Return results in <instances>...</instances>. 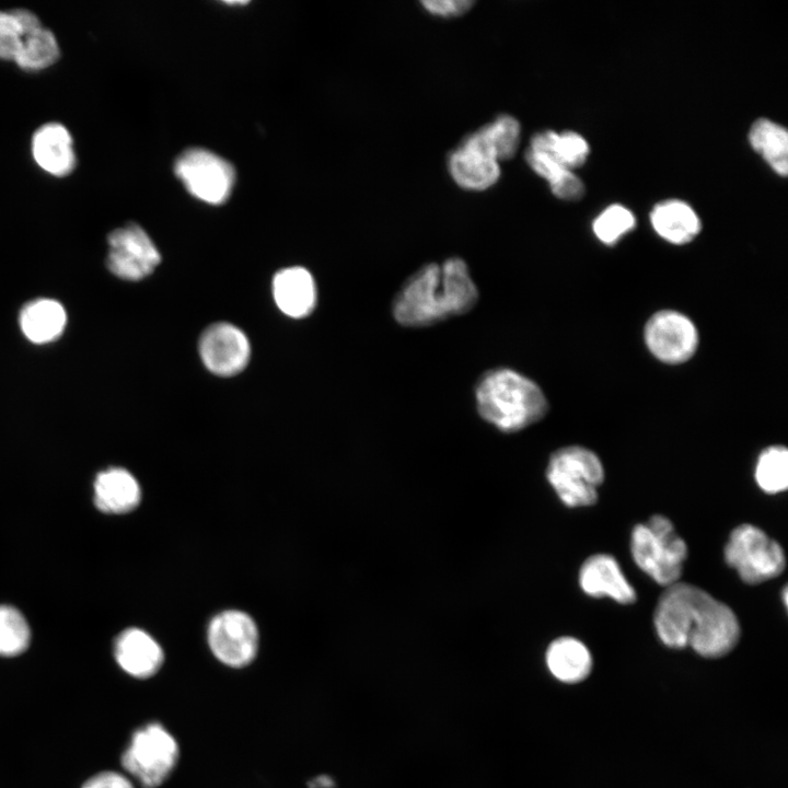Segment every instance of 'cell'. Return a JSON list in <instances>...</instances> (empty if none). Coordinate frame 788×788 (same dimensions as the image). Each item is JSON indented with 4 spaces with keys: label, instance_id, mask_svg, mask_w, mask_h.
<instances>
[{
    "label": "cell",
    "instance_id": "cell-1",
    "mask_svg": "<svg viewBox=\"0 0 788 788\" xmlns=\"http://www.w3.org/2000/svg\"><path fill=\"white\" fill-rule=\"evenodd\" d=\"M656 631L668 647H691L704 658L729 653L740 638L735 613L702 588L675 582L661 593L653 615Z\"/></svg>",
    "mask_w": 788,
    "mask_h": 788
},
{
    "label": "cell",
    "instance_id": "cell-2",
    "mask_svg": "<svg viewBox=\"0 0 788 788\" xmlns=\"http://www.w3.org/2000/svg\"><path fill=\"white\" fill-rule=\"evenodd\" d=\"M479 299L466 262L450 257L413 273L392 302V315L404 327H426L471 312Z\"/></svg>",
    "mask_w": 788,
    "mask_h": 788
},
{
    "label": "cell",
    "instance_id": "cell-3",
    "mask_svg": "<svg viewBox=\"0 0 788 788\" xmlns=\"http://www.w3.org/2000/svg\"><path fill=\"white\" fill-rule=\"evenodd\" d=\"M474 401L478 415L506 433L535 424L548 409L541 387L532 379L508 367L485 371L475 383Z\"/></svg>",
    "mask_w": 788,
    "mask_h": 788
},
{
    "label": "cell",
    "instance_id": "cell-4",
    "mask_svg": "<svg viewBox=\"0 0 788 788\" xmlns=\"http://www.w3.org/2000/svg\"><path fill=\"white\" fill-rule=\"evenodd\" d=\"M630 551L636 565L657 583L669 587L680 581L687 545L667 517L654 514L635 525Z\"/></svg>",
    "mask_w": 788,
    "mask_h": 788
},
{
    "label": "cell",
    "instance_id": "cell-5",
    "mask_svg": "<svg viewBox=\"0 0 788 788\" xmlns=\"http://www.w3.org/2000/svg\"><path fill=\"white\" fill-rule=\"evenodd\" d=\"M546 478L564 505L570 508L589 507L598 500L604 468L593 451L569 445L551 455Z\"/></svg>",
    "mask_w": 788,
    "mask_h": 788
},
{
    "label": "cell",
    "instance_id": "cell-6",
    "mask_svg": "<svg viewBox=\"0 0 788 788\" xmlns=\"http://www.w3.org/2000/svg\"><path fill=\"white\" fill-rule=\"evenodd\" d=\"M726 563L748 584H758L779 576L786 567L780 544L756 525L734 528L723 549Z\"/></svg>",
    "mask_w": 788,
    "mask_h": 788
},
{
    "label": "cell",
    "instance_id": "cell-7",
    "mask_svg": "<svg viewBox=\"0 0 788 788\" xmlns=\"http://www.w3.org/2000/svg\"><path fill=\"white\" fill-rule=\"evenodd\" d=\"M179 755L176 740L159 722L138 729L121 756V766L143 788H157L174 770Z\"/></svg>",
    "mask_w": 788,
    "mask_h": 788
},
{
    "label": "cell",
    "instance_id": "cell-8",
    "mask_svg": "<svg viewBox=\"0 0 788 788\" xmlns=\"http://www.w3.org/2000/svg\"><path fill=\"white\" fill-rule=\"evenodd\" d=\"M174 171L194 197L211 205L229 198L235 177L228 161L202 148L185 150L176 159Z\"/></svg>",
    "mask_w": 788,
    "mask_h": 788
},
{
    "label": "cell",
    "instance_id": "cell-9",
    "mask_svg": "<svg viewBox=\"0 0 788 788\" xmlns=\"http://www.w3.org/2000/svg\"><path fill=\"white\" fill-rule=\"evenodd\" d=\"M207 638L213 656L225 665L243 668L256 657L258 629L244 612L229 610L216 615L209 624Z\"/></svg>",
    "mask_w": 788,
    "mask_h": 788
},
{
    "label": "cell",
    "instance_id": "cell-10",
    "mask_svg": "<svg viewBox=\"0 0 788 788\" xmlns=\"http://www.w3.org/2000/svg\"><path fill=\"white\" fill-rule=\"evenodd\" d=\"M107 268L125 280H141L161 262V256L147 232L129 222L107 235Z\"/></svg>",
    "mask_w": 788,
    "mask_h": 788
},
{
    "label": "cell",
    "instance_id": "cell-11",
    "mask_svg": "<svg viewBox=\"0 0 788 788\" xmlns=\"http://www.w3.org/2000/svg\"><path fill=\"white\" fill-rule=\"evenodd\" d=\"M645 341L656 358L676 364L694 355L698 334L687 316L676 311L664 310L653 314L646 324Z\"/></svg>",
    "mask_w": 788,
    "mask_h": 788
},
{
    "label": "cell",
    "instance_id": "cell-12",
    "mask_svg": "<svg viewBox=\"0 0 788 788\" xmlns=\"http://www.w3.org/2000/svg\"><path fill=\"white\" fill-rule=\"evenodd\" d=\"M199 354L206 368L221 376L241 372L247 364L251 347L246 335L230 323L208 326L199 339Z\"/></svg>",
    "mask_w": 788,
    "mask_h": 788
},
{
    "label": "cell",
    "instance_id": "cell-13",
    "mask_svg": "<svg viewBox=\"0 0 788 788\" xmlns=\"http://www.w3.org/2000/svg\"><path fill=\"white\" fill-rule=\"evenodd\" d=\"M31 153L37 166L55 177L68 176L77 166L73 138L61 123L39 126L31 138Z\"/></svg>",
    "mask_w": 788,
    "mask_h": 788
},
{
    "label": "cell",
    "instance_id": "cell-14",
    "mask_svg": "<svg viewBox=\"0 0 788 788\" xmlns=\"http://www.w3.org/2000/svg\"><path fill=\"white\" fill-rule=\"evenodd\" d=\"M579 584L590 596L610 598L619 604H631L637 599L617 560L609 554H594L583 561Z\"/></svg>",
    "mask_w": 788,
    "mask_h": 788
},
{
    "label": "cell",
    "instance_id": "cell-15",
    "mask_svg": "<svg viewBox=\"0 0 788 788\" xmlns=\"http://www.w3.org/2000/svg\"><path fill=\"white\" fill-rule=\"evenodd\" d=\"M115 658L120 668L138 679L154 675L163 664L160 645L146 631L128 628L115 641Z\"/></svg>",
    "mask_w": 788,
    "mask_h": 788
},
{
    "label": "cell",
    "instance_id": "cell-16",
    "mask_svg": "<svg viewBox=\"0 0 788 788\" xmlns=\"http://www.w3.org/2000/svg\"><path fill=\"white\" fill-rule=\"evenodd\" d=\"M273 293L277 306L290 317L308 316L316 304L314 278L303 267L294 266L279 270L274 277Z\"/></svg>",
    "mask_w": 788,
    "mask_h": 788
},
{
    "label": "cell",
    "instance_id": "cell-17",
    "mask_svg": "<svg viewBox=\"0 0 788 788\" xmlns=\"http://www.w3.org/2000/svg\"><path fill=\"white\" fill-rule=\"evenodd\" d=\"M141 490L131 473L120 467L101 472L94 482V501L106 513H125L135 509Z\"/></svg>",
    "mask_w": 788,
    "mask_h": 788
},
{
    "label": "cell",
    "instance_id": "cell-18",
    "mask_svg": "<svg viewBox=\"0 0 788 788\" xmlns=\"http://www.w3.org/2000/svg\"><path fill=\"white\" fill-rule=\"evenodd\" d=\"M454 182L468 190H484L500 177L499 162L464 144L455 149L448 161Z\"/></svg>",
    "mask_w": 788,
    "mask_h": 788
},
{
    "label": "cell",
    "instance_id": "cell-19",
    "mask_svg": "<svg viewBox=\"0 0 788 788\" xmlns=\"http://www.w3.org/2000/svg\"><path fill=\"white\" fill-rule=\"evenodd\" d=\"M521 128L513 116L500 115L467 136L461 144L475 149L496 161L511 159L519 147Z\"/></svg>",
    "mask_w": 788,
    "mask_h": 788
},
{
    "label": "cell",
    "instance_id": "cell-20",
    "mask_svg": "<svg viewBox=\"0 0 788 788\" xmlns=\"http://www.w3.org/2000/svg\"><path fill=\"white\" fill-rule=\"evenodd\" d=\"M545 660L549 672L564 683L583 681L591 672L592 656L588 647L577 638L559 637L551 642Z\"/></svg>",
    "mask_w": 788,
    "mask_h": 788
},
{
    "label": "cell",
    "instance_id": "cell-21",
    "mask_svg": "<svg viewBox=\"0 0 788 788\" xmlns=\"http://www.w3.org/2000/svg\"><path fill=\"white\" fill-rule=\"evenodd\" d=\"M654 231L672 244L691 242L700 231V221L686 202L670 199L659 202L650 213Z\"/></svg>",
    "mask_w": 788,
    "mask_h": 788
},
{
    "label": "cell",
    "instance_id": "cell-22",
    "mask_svg": "<svg viewBox=\"0 0 788 788\" xmlns=\"http://www.w3.org/2000/svg\"><path fill=\"white\" fill-rule=\"evenodd\" d=\"M67 314L63 306L53 299H37L27 303L20 313V326L32 343L46 344L57 339L63 332Z\"/></svg>",
    "mask_w": 788,
    "mask_h": 788
},
{
    "label": "cell",
    "instance_id": "cell-23",
    "mask_svg": "<svg viewBox=\"0 0 788 788\" xmlns=\"http://www.w3.org/2000/svg\"><path fill=\"white\" fill-rule=\"evenodd\" d=\"M530 149L549 155L569 171L581 166L590 150L587 140L581 135L575 131L557 134L553 130L535 134L531 139Z\"/></svg>",
    "mask_w": 788,
    "mask_h": 788
},
{
    "label": "cell",
    "instance_id": "cell-24",
    "mask_svg": "<svg viewBox=\"0 0 788 788\" xmlns=\"http://www.w3.org/2000/svg\"><path fill=\"white\" fill-rule=\"evenodd\" d=\"M749 142L779 176L787 175L788 134L786 128L767 118H758L751 126Z\"/></svg>",
    "mask_w": 788,
    "mask_h": 788
},
{
    "label": "cell",
    "instance_id": "cell-25",
    "mask_svg": "<svg viewBox=\"0 0 788 788\" xmlns=\"http://www.w3.org/2000/svg\"><path fill=\"white\" fill-rule=\"evenodd\" d=\"M59 57L55 34L42 24L24 36L13 62L24 71L37 72L55 65Z\"/></svg>",
    "mask_w": 788,
    "mask_h": 788
},
{
    "label": "cell",
    "instance_id": "cell-26",
    "mask_svg": "<svg viewBox=\"0 0 788 788\" xmlns=\"http://www.w3.org/2000/svg\"><path fill=\"white\" fill-rule=\"evenodd\" d=\"M39 25L40 20L28 9L0 10V59L13 61L24 36Z\"/></svg>",
    "mask_w": 788,
    "mask_h": 788
},
{
    "label": "cell",
    "instance_id": "cell-27",
    "mask_svg": "<svg viewBox=\"0 0 788 788\" xmlns=\"http://www.w3.org/2000/svg\"><path fill=\"white\" fill-rule=\"evenodd\" d=\"M754 477L766 494L775 495L788 487V451L784 445L766 448L758 456Z\"/></svg>",
    "mask_w": 788,
    "mask_h": 788
},
{
    "label": "cell",
    "instance_id": "cell-28",
    "mask_svg": "<svg viewBox=\"0 0 788 788\" xmlns=\"http://www.w3.org/2000/svg\"><path fill=\"white\" fill-rule=\"evenodd\" d=\"M30 627L24 616L14 607L0 605V654L13 657L28 646Z\"/></svg>",
    "mask_w": 788,
    "mask_h": 788
},
{
    "label": "cell",
    "instance_id": "cell-29",
    "mask_svg": "<svg viewBox=\"0 0 788 788\" xmlns=\"http://www.w3.org/2000/svg\"><path fill=\"white\" fill-rule=\"evenodd\" d=\"M635 227L633 212L622 205L615 204L605 208L593 221L595 236L605 244L616 243L624 234Z\"/></svg>",
    "mask_w": 788,
    "mask_h": 788
},
{
    "label": "cell",
    "instance_id": "cell-30",
    "mask_svg": "<svg viewBox=\"0 0 788 788\" xmlns=\"http://www.w3.org/2000/svg\"><path fill=\"white\" fill-rule=\"evenodd\" d=\"M552 193L563 200H578L584 194V185L572 171H567L557 181L549 184Z\"/></svg>",
    "mask_w": 788,
    "mask_h": 788
},
{
    "label": "cell",
    "instance_id": "cell-31",
    "mask_svg": "<svg viewBox=\"0 0 788 788\" xmlns=\"http://www.w3.org/2000/svg\"><path fill=\"white\" fill-rule=\"evenodd\" d=\"M422 7L431 14L437 16L450 18L459 16L467 12L474 4L470 0H427L421 2Z\"/></svg>",
    "mask_w": 788,
    "mask_h": 788
},
{
    "label": "cell",
    "instance_id": "cell-32",
    "mask_svg": "<svg viewBox=\"0 0 788 788\" xmlns=\"http://www.w3.org/2000/svg\"><path fill=\"white\" fill-rule=\"evenodd\" d=\"M82 788H134V786L119 773L102 772L91 777Z\"/></svg>",
    "mask_w": 788,
    "mask_h": 788
},
{
    "label": "cell",
    "instance_id": "cell-33",
    "mask_svg": "<svg viewBox=\"0 0 788 788\" xmlns=\"http://www.w3.org/2000/svg\"><path fill=\"white\" fill-rule=\"evenodd\" d=\"M309 788H333L335 783L332 777L327 775H321L309 781Z\"/></svg>",
    "mask_w": 788,
    "mask_h": 788
},
{
    "label": "cell",
    "instance_id": "cell-34",
    "mask_svg": "<svg viewBox=\"0 0 788 788\" xmlns=\"http://www.w3.org/2000/svg\"><path fill=\"white\" fill-rule=\"evenodd\" d=\"M781 595H783L784 605H785V607H787V604H788L787 586H785V588L783 589Z\"/></svg>",
    "mask_w": 788,
    "mask_h": 788
}]
</instances>
